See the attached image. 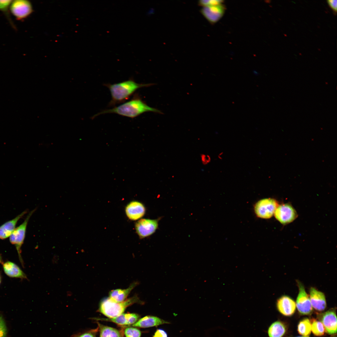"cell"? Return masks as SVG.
Segmentation results:
<instances>
[{"label": "cell", "mask_w": 337, "mask_h": 337, "mask_svg": "<svg viewBox=\"0 0 337 337\" xmlns=\"http://www.w3.org/2000/svg\"><path fill=\"white\" fill-rule=\"evenodd\" d=\"M3 268L5 273L11 277L27 279L26 274L20 267L14 263L7 261L3 264Z\"/></svg>", "instance_id": "cell-18"}, {"label": "cell", "mask_w": 337, "mask_h": 337, "mask_svg": "<svg viewBox=\"0 0 337 337\" xmlns=\"http://www.w3.org/2000/svg\"><path fill=\"white\" fill-rule=\"evenodd\" d=\"M308 337V336H301V337Z\"/></svg>", "instance_id": "cell-35"}, {"label": "cell", "mask_w": 337, "mask_h": 337, "mask_svg": "<svg viewBox=\"0 0 337 337\" xmlns=\"http://www.w3.org/2000/svg\"><path fill=\"white\" fill-rule=\"evenodd\" d=\"M222 153H220V154H219V155H218V157H219V159H221V157H222L221 156H222Z\"/></svg>", "instance_id": "cell-33"}, {"label": "cell", "mask_w": 337, "mask_h": 337, "mask_svg": "<svg viewBox=\"0 0 337 337\" xmlns=\"http://www.w3.org/2000/svg\"><path fill=\"white\" fill-rule=\"evenodd\" d=\"M224 2L222 0H202L198 1V4L200 6L205 7L222 4Z\"/></svg>", "instance_id": "cell-26"}, {"label": "cell", "mask_w": 337, "mask_h": 337, "mask_svg": "<svg viewBox=\"0 0 337 337\" xmlns=\"http://www.w3.org/2000/svg\"><path fill=\"white\" fill-rule=\"evenodd\" d=\"M309 298L312 307L318 311L324 310L326 307L325 295L315 288L311 287L310 290Z\"/></svg>", "instance_id": "cell-15"}, {"label": "cell", "mask_w": 337, "mask_h": 337, "mask_svg": "<svg viewBox=\"0 0 337 337\" xmlns=\"http://www.w3.org/2000/svg\"><path fill=\"white\" fill-rule=\"evenodd\" d=\"M153 337H168L166 332L164 330L159 329L157 330Z\"/></svg>", "instance_id": "cell-29"}, {"label": "cell", "mask_w": 337, "mask_h": 337, "mask_svg": "<svg viewBox=\"0 0 337 337\" xmlns=\"http://www.w3.org/2000/svg\"><path fill=\"white\" fill-rule=\"evenodd\" d=\"M158 219L143 218L138 220L135 224L136 232L141 238L153 234L158 226Z\"/></svg>", "instance_id": "cell-8"}, {"label": "cell", "mask_w": 337, "mask_h": 337, "mask_svg": "<svg viewBox=\"0 0 337 337\" xmlns=\"http://www.w3.org/2000/svg\"><path fill=\"white\" fill-rule=\"evenodd\" d=\"M311 330L314 335L320 336L324 334L325 329L321 322L313 320L311 323Z\"/></svg>", "instance_id": "cell-24"}, {"label": "cell", "mask_w": 337, "mask_h": 337, "mask_svg": "<svg viewBox=\"0 0 337 337\" xmlns=\"http://www.w3.org/2000/svg\"><path fill=\"white\" fill-rule=\"evenodd\" d=\"M137 284V282H134L127 289L112 290L109 293V297L116 302L124 301L126 300L129 294Z\"/></svg>", "instance_id": "cell-19"}, {"label": "cell", "mask_w": 337, "mask_h": 337, "mask_svg": "<svg viewBox=\"0 0 337 337\" xmlns=\"http://www.w3.org/2000/svg\"><path fill=\"white\" fill-rule=\"evenodd\" d=\"M274 214L277 220L284 225L293 222L297 217V214L294 208L288 203L278 205Z\"/></svg>", "instance_id": "cell-9"}, {"label": "cell", "mask_w": 337, "mask_h": 337, "mask_svg": "<svg viewBox=\"0 0 337 337\" xmlns=\"http://www.w3.org/2000/svg\"><path fill=\"white\" fill-rule=\"evenodd\" d=\"M97 323L100 330V337H123V334L121 331L98 322Z\"/></svg>", "instance_id": "cell-21"}, {"label": "cell", "mask_w": 337, "mask_h": 337, "mask_svg": "<svg viewBox=\"0 0 337 337\" xmlns=\"http://www.w3.org/2000/svg\"><path fill=\"white\" fill-rule=\"evenodd\" d=\"M95 330L79 332L73 335L72 337H95Z\"/></svg>", "instance_id": "cell-28"}, {"label": "cell", "mask_w": 337, "mask_h": 337, "mask_svg": "<svg viewBox=\"0 0 337 337\" xmlns=\"http://www.w3.org/2000/svg\"><path fill=\"white\" fill-rule=\"evenodd\" d=\"M1 276H0V284L1 283Z\"/></svg>", "instance_id": "cell-34"}, {"label": "cell", "mask_w": 337, "mask_h": 337, "mask_svg": "<svg viewBox=\"0 0 337 337\" xmlns=\"http://www.w3.org/2000/svg\"><path fill=\"white\" fill-rule=\"evenodd\" d=\"M0 263L3 264V261L1 255H0Z\"/></svg>", "instance_id": "cell-32"}, {"label": "cell", "mask_w": 337, "mask_h": 337, "mask_svg": "<svg viewBox=\"0 0 337 337\" xmlns=\"http://www.w3.org/2000/svg\"><path fill=\"white\" fill-rule=\"evenodd\" d=\"M330 7L335 12L337 11V0H329L327 1Z\"/></svg>", "instance_id": "cell-31"}, {"label": "cell", "mask_w": 337, "mask_h": 337, "mask_svg": "<svg viewBox=\"0 0 337 337\" xmlns=\"http://www.w3.org/2000/svg\"><path fill=\"white\" fill-rule=\"evenodd\" d=\"M126 337H140V331L135 327H129L125 329L124 331Z\"/></svg>", "instance_id": "cell-25"}, {"label": "cell", "mask_w": 337, "mask_h": 337, "mask_svg": "<svg viewBox=\"0 0 337 337\" xmlns=\"http://www.w3.org/2000/svg\"><path fill=\"white\" fill-rule=\"evenodd\" d=\"M297 282L299 288L296 303L297 310L302 315H309L311 313L313 310L309 297L302 283L299 281H297Z\"/></svg>", "instance_id": "cell-7"}, {"label": "cell", "mask_w": 337, "mask_h": 337, "mask_svg": "<svg viewBox=\"0 0 337 337\" xmlns=\"http://www.w3.org/2000/svg\"><path fill=\"white\" fill-rule=\"evenodd\" d=\"M201 160L202 164L206 165L209 163L211 160V159L210 156L208 155H206L202 154L201 155Z\"/></svg>", "instance_id": "cell-30"}, {"label": "cell", "mask_w": 337, "mask_h": 337, "mask_svg": "<svg viewBox=\"0 0 337 337\" xmlns=\"http://www.w3.org/2000/svg\"><path fill=\"white\" fill-rule=\"evenodd\" d=\"M226 7L222 4L218 5L203 7L200 12L211 24L218 21L223 16Z\"/></svg>", "instance_id": "cell-10"}, {"label": "cell", "mask_w": 337, "mask_h": 337, "mask_svg": "<svg viewBox=\"0 0 337 337\" xmlns=\"http://www.w3.org/2000/svg\"><path fill=\"white\" fill-rule=\"evenodd\" d=\"M276 306L279 311L286 316H290L294 314L296 310V303L288 296L283 295L277 301Z\"/></svg>", "instance_id": "cell-12"}, {"label": "cell", "mask_w": 337, "mask_h": 337, "mask_svg": "<svg viewBox=\"0 0 337 337\" xmlns=\"http://www.w3.org/2000/svg\"><path fill=\"white\" fill-rule=\"evenodd\" d=\"M278 206L275 200L272 198H265L259 201L255 206V212L257 216L260 218L268 219L274 214Z\"/></svg>", "instance_id": "cell-5"}, {"label": "cell", "mask_w": 337, "mask_h": 337, "mask_svg": "<svg viewBox=\"0 0 337 337\" xmlns=\"http://www.w3.org/2000/svg\"><path fill=\"white\" fill-rule=\"evenodd\" d=\"M320 320L326 332L329 334H334L337 332V318L334 310H329L320 315Z\"/></svg>", "instance_id": "cell-13"}, {"label": "cell", "mask_w": 337, "mask_h": 337, "mask_svg": "<svg viewBox=\"0 0 337 337\" xmlns=\"http://www.w3.org/2000/svg\"><path fill=\"white\" fill-rule=\"evenodd\" d=\"M140 316L135 313H123L120 315L112 318H94L92 319L97 320L111 322L120 325L129 326L133 325L139 319Z\"/></svg>", "instance_id": "cell-11"}, {"label": "cell", "mask_w": 337, "mask_h": 337, "mask_svg": "<svg viewBox=\"0 0 337 337\" xmlns=\"http://www.w3.org/2000/svg\"><path fill=\"white\" fill-rule=\"evenodd\" d=\"M10 11L18 20H22L32 12V4L27 0H12L10 6Z\"/></svg>", "instance_id": "cell-6"}, {"label": "cell", "mask_w": 337, "mask_h": 337, "mask_svg": "<svg viewBox=\"0 0 337 337\" xmlns=\"http://www.w3.org/2000/svg\"><path fill=\"white\" fill-rule=\"evenodd\" d=\"M7 329L4 319L0 312V337H7Z\"/></svg>", "instance_id": "cell-27"}, {"label": "cell", "mask_w": 337, "mask_h": 337, "mask_svg": "<svg viewBox=\"0 0 337 337\" xmlns=\"http://www.w3.org/2000/svg\"><path fill=\"white\" fill-rule=\"evenodd\" d=\"M311 330V322L308 318L300 321L298 325V331L299 334L307 336L310 334Z\"/></svg>", "instance_id": "cell-22"}, {"label": "cell", "mask_w": 337, "mask_h": 337, "mask_svg": "<svg viewBox=\"0 0 337 337\" xmlns=\"http://www.w3.org/2000/svg\"><path fill=\"white\" fill-rule=\"evenodd\" d=\"M149 111L162 114L160 110L148 106L138 95H136L130 100L113 108L103 110L94 115L92 118L101 114L115 113L133 118Z\"/></svg>", "instance_id": "cell-1"}, {"label": "cell", "mask_w": 337, "mask_h": 337, "mask_svg": "<svg viewBox=\"0 0 337 337\" xmlns=\"http://www.w3.org/2000/svg\"><path fill=\"white\" fill-rule=\"evenodd\" d=\"M286 331L285 325L279 321L272 323L269 327L268 334L269 337H282Z\"/></svg>", "instance_id": "cell-20"}, {"label": "cell", "mask_w": 337, "mask_h": 337, "mask_svg": "<svg viewBox=\"0 0 337 337\" xmlns=\"http://www.w3.org/2000/svg\"><path fill=\"white\" fill-rule=\"evenodd\" d=\"M144 205L138 201H132L126 207L125 212L127 217L132 220H138L143 217L145 212Z\"/></svg>", "instance_id": "cell-14"}, {"label": "cell", "mask_w": 337, "mask_h": 337, "mask_svg": "<svg viewBox=\"0 0 337 337\" xmlns=\"http://www.w3.org/2000/svg\"><path fill=\"white\" fill-rule=\"evenodd\" d=\"M12 0H0V11L4 13L13 28L16 29L14 25L10 16L9 10Z\"/></svg>", "instance_id": "cell-23"}, {"label": "cell", "mask_w": 337, "mask_h": 337, "mask_svg": "<svg viewBox=\"0 0 337 337\" xmlns=\"http://www.w3.org/2000/svg\"><path fill=\"white\" fill-rule=\"evenodd\" d=\"M27 212V210L24 211L13 219L0 226V239L3 240L9 237L16 228L18 222Z\"/></svg>", "instance_id": "cell-16"}, {"label": "cell", "mask_w": 337, "mask_h": 337, "mask_svg": "<svg viewBox=\"0 0 337 337\" xmlns=\"http://www.w3.org/2000/svg\"><path fill=\"white\" fill-rule=\"evenodd\" d=\"M35 210V209L28 213L23 222L15 228L9 237L10 242L15 247L20 262L23 266V262L21 256V247L25 238L28 221Z\"/></svg>", "instance_id": "cell-4"}, {"label": "cell", "mask_w": 337, "mask_h": 337, "mask_svg": "<svg viewBox=\"0 0 337 337\" xmlns=\"http://www.w3.org/2000/svg\"><path fill=\"white\" fill-rule=\"evenodd\" d=\"M142 302L135 295L120 302L115 301L110 297H107L101 300L98 310L108 318H114L123 314L128 307L135 303Z\"/></svg>", "instance_id": "cell-3"}, {"label": "cell", "mask_w": 337, "mask_h": 337, "mask_svg": "<svg viewBox=\"0 0 337 337\" xmlns=\"http://www.w3.org/2000/svg\"><path fill=\"white\" fill-rule=\"evenodd\" d=\"M152 85L153 84L150 83H138L132 79L117 83L105 84V85L109 89L111 96L109 105L113 106L124 102L138 89Z\"/></svg>", "instance_id": "cell-2"}, {"label": "cell", "mask_w": 337, "mask_h": 337, "mask_svg": "<svg viewBox=\"0 0 337 337\" xmlns=\"http://www.w3.org/2000/svg\"><path fill=\"white\" fill-rule=\"evenodd\" d=\"M169 323V322L158 317L148 315L139 319L137 322L131 326L134 327L146 328Z\"/></svg>", "instance_id": "cell-17"}]
</instances>
